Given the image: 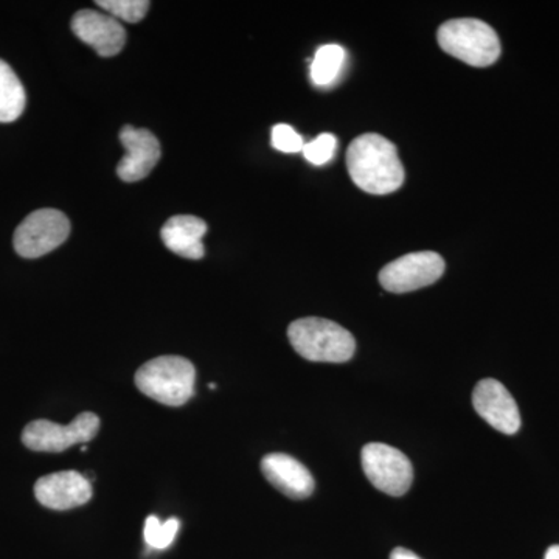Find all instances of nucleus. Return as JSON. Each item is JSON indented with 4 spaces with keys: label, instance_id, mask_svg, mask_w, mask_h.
<instances>
[{
    "label": "nucleus",
    "instance_id": "4468645a",
    "mask_svg": "<svg viewBox=\"0 0 559 559\" xmlns=\"http://www.w3.org/2000/svg\"><path fill=\"white\" fill-rule=\"evenodd\" d=\"M205 234H207V224L198 216L191 215L173 216L160 230L164 245L176 255L189 260H201L204 257L202 238Z\"/></svg>",
    "mask_w": 559,
    "mask_h": 559
},
{
    "label": "nucleus",
    "instance_id": "f257e3e1",
    "mask_svg": "<svg viewBox=\"0 0 559 559\" xmlns=\"http://www.w3.org/2000/svg\"><path fill=\"white\" fill-rule=\"evenodd\" d=\"M348 175L360 190L370 194H390L404 182L399 150L380 134H364L349 143Z\"/></svg>",
    "mask_w": 559,
    "mask_h": 559
},
{
    "label": "nucleus",
    "instance_id": "423d86ee",
    "mask_svg": "<svg viewBox=\"0 0 559 559\" xmlns=\"http://www.w3.org/2000/svg\"><path fill=\"white\" fill-rule=\"evenodd\" d=\"M70 235V221L55 209L31 213L14 231L13 245L24 259H39L60 248Z\"/></svg>",
    "mask_w": 559,
    "mask_h": 559
},
{
    "label": "nucleus",
    "instance_id": "1a4fd4ad",
    "mask_svg": "<svg viewBox=\"0 0 559 559\" xmlns=\"http://www.w3.org/2000/svg\"><path fill=\"white\" fill-rule=\"evenodd\" d=\"M473 406L491 428L513 436L521 428V414L516 401L502 382L481 380L473 392Z\"/></svg>",
    "mask_w": 559,
    "mask_h": 559
},
{
    "label": "nucleus",
    "instance_id": "f03ea898",
    "mask_svg": "<svg viewBox=\"0 0 559 559\" xmlns=\"http://www.w3.org/2000/svg\"><path fill=\"white\" fill-rule=\"evenodd\" d=\"M288 337L301 358L312 362H347L356 352L353 334L329 319L296 320L289 325Z\"/></svg>",
    "mask_w": 559,
    "mask_h": 559
},
{
    "label": "nucleus",
    "instance_id": "ddd939ff",
    "mask_svg": "<svg viewBox=\"0 0 559 559\" xmlns=\"http://www.w3.org/2000/svg\"><path fill=\"white\" fill-rule=\"evenodd\" d=\"M261 471L272 487L290 499H307L314 491V479L310 471L288 454H267L261 460Z\"/></svg>",
    "mask_w": 559,
    "mask_h": 559
},
{
    "label": "nucleus",
    "instance_id": "39448f33",
    "mask_svg": "<svg viewBox=\"0 0 559 559\" xmlns=\"http://www.w3.org/2000/svg\"><path fill=\"white\" fill-rule=\"evenodd\" d=\"M100 429V418L91 412H84L73 419L70 425H58L49 419H36L27 425L22 432V443L28 450L35 452H58L68 451L75 444L87 443Z\"/></svg>",
    "mask_w": 559,
    "mask_h": 559
},
{
    "label": "nucleus",
    "instance_id": "6ab92c4d",
    "mask_svg": "<svg viewBox=\"0 0 559 559\" xmlns=\"http://www.w3.org/2000/svg\"><path fill=\"white\" fill-rule=\"evenodd\" d=\"M337 140L333 134H320L318 139L312 140L310 143H305L304 153L305 159L311 162L316 167L329 164L336 153Z\"/></svg>",
    "mask_w": 559,
    "mask_h": 559
},
{
    "label": "nucleus",
    "instance_id": "9b49d317",
    "mask_svg": "<svg viewBox=\"0 0 559 559\" xmlns=\"http://www.w3.org/2000/svg\"><path fill=\"white\" fill-rule=\"evenodd\" d=\"M120 142L127 150V156L117 167L119 178L124 182L145 179L160 160L159 140L148 130H140L128 124L121 128Z\"/></svg>",
    "mask_w": 559,
    "mask_h": 559
},
{
    "label": "nucleus",
    "instance_id": "f3484780",
    "mask_svg": "<svg viewBox=\"0 0 559 559\" xmlns=\"http://www.w3.org/2000/svg\"><path fill=\"white\" fill-rule=\"evenodd\" d=\"M97 5L116 20L135 24L146 16L151 3L146 0H98Z\"/></svg>",
    "mask_w": 559,
    "mask_h": 559
},
{
    "label": "nucleus",
    "instance_id": "aec40b11",
    "mask_svg": "<svg viewBox=\"0 0 559 559\" xmlns=\"http://www.w3.org/2000/svg\"><path fill=\"white\" fill-rule=\"evenodd\" d=\"M272 146L280 153L297 154L304 151L305 142L299 132L289 124H275L271 132Z\"/></svg>",
    "mask_w": 559,
    "mask_h": 559
},
{
    "label": "nucleus",
    "instance_id": "f8f14e48",
    "mask_svg": "<svg viewBox=\"0 0 559 559\" xmlns=\"http://www.w3.org/2000/svg\"><path fill=\"white\" fill-rule=\"evenodd\" d=\"M35 496L46 509L64 511L90 502L92 485L84 474L61 471L40 477L35 485Z\"/></svg>",
    "mask_w": 559,
    "mask_h": 559
},
{
    "label": "nucleus",
    "instance_id": "0eeeda50",
    "mask_svg": "<svg viewBox=\"0 0 559 559\" xmlns=\"http://www.w3.org/2000/svg\"><path fill=\"white\" fill-rule=\"evenodd\" d=\"M364 473L374 488L385 495L400 498L406 495L414 481V468L411 460L396 448L385 443H369L364 447Z\"/></svg>",
    "mask_w": 559,
    "mask_h": 559
},
{
    "label": "nucleus",
    "instance_id": "7ed1b4c3",
    "mask_svg": "<svg viewBox=\"0 0 559 559\" xmlns=\"http://www.w3.org/2000/svg\"><path fill=\"white\" fill-rule=\"evenodd\" d=\"M194 382L197 369L180 356H159L135 373V385L143 395L171 407L183 406L194 395Z\"/></svg>",
    "mask_w": 559,
    "mask_h": 559
},
{
    "label": "nucleus",
    "instance_id": "412c9836",
    "mask_svg": "<svg viewBox=\"0 0 559 559\" xmlns=\"http://www.w3.org/2000/svg\"><path fill=\"white\" fill-rule=\"evenodd\" d=\"M390 559H421L418 555H415L414 551L403 549V547H399L390 554Z\"/></svg>",
    "mask_w": 559,
    "mask_h": 559
},
{
    "label": "nucleus",
    "instance_id": "9d476101",
    "mask_svg": "<svg viewBox=\"0 0 559 559\" xmlns=\"http://www.w3.org/2000/svg\"><path fill=\"white\" fill-rule=\"evenodd\" d=\"M72 32L103 58L116 57L127 43V31L116 17L95 10H81L73 16Z\"/></svg>",
    "mask_w": 559,
    "mask_h": 559
},
{
    "label": "nucleus",
    "instance_id": "4be33fe9",
    "mask_svg": "<svg viewBox=\"0 0 559 559\" xmlns=\"http://www.w3.org/2000/svg\"><path fill=\"white\" fill-rule=\"evenodd\" d=\"M546 559H559V546H551L549 550H547Z\"/></svg>",
    "mask_w": 559,
    "mask_h": 559
},
{
    "label": "nucleus",
    "instance_id": "2eb2a0df",
    "mask_svg": "<svg viewBox=\"0 0 559 559\" xmlns=\"http://www.w3.org/2000/svg\"><path fill=\"white\" fill-rule=\"evenodd\" d=\"M25 90L14 70L0 60V123L20 119L25 110Z\"/></svg>",
    "mask_w": 559,
    "mask_h": 559
},
{
    "label": "nucleus",
    "instance_id": "20e7f679",
    "mask_svg": "<svg viewBox=\"0 0 559 559\" xmlns=\"http://www.w3.org/2000/svg\"><path fill=\"white\" fill-rule=\"evenodd\" d=\"M437 39L448 55L473 68L495 64L502 50L495 28L487 22L469 17L444 22L437 33Z\"/></svg>",
    "mask_w": 559,
    "mask_h": 559
},
{
    "label": "nucleus",
    "instance_id": "a211bd4d",
    "mask_svg": "<svg viewBox=\"0 0 559 559\" xmlns=\"http://www.w3.org/2000/svg\"><path fill=\"white\" fill-rule=\"evenodd\" d=\"M179 521L168 520L162 522L156 516L146 518L145 540L151 549L164 550L170 547L176 535H178Z\"/></svg>",
    "mask_w": 559,
    "mask_h": 559
},
{
    "label": "nucleus",
    "instance_id": "dca6fc26",
    "mask_svg": "<svg viewBox=\"0 0 559 559\" xmlns=\"http://www.w3.org/2000/svg\"><path fill=\"white\" fill-rule=\"evenodd\" d=\"M345 62V50L337 44L320 47L311 62L310 75L316 86L325 87L340 76Z\"/></svg>",
    "mask_w": 559,
    "mask_h": 559
},
{
    "label": "nucleus",
    "instance_id": "6e6552de",
    "mask_svg": "<svg viewBox=\"0 0 559 559\" xmlns=\"http://www.w3.org/2000/svg\"><path fill=\"white\" fill-rule=\"evenodd\" d=\"M447 270L436 252H414L385 264L380 272L382 288L393 294L412 293L433 285Z\"/></svg>",
    "mask_w": 559,
    "mask_h": 559
}]
</instances>
